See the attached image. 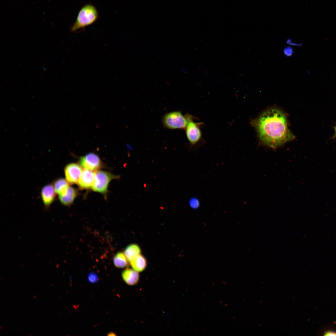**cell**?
<instances>
[{
	"mask_svg": "<svg viewBox=\"0 0 336 336\" xmlns=\"http://www.w3.org/2000/svg\"><path fill=\"white\" fill-rule=\"evenodd\" d=\"M193 117L189 114L183 115L180 111H174L165 114L162 121L163 126L167 128L185 129L190 119Z\"/></svg>",
	"mask_w": 336,
	"mask_h": 336,
	"instance_id": "cell-3",
	"label": "cell"
},
{
	"mask_svg": "<svg viewBox=\"0 0 336 336\" xmlns=\"http://www.w3.org/2000/svg\"><path fill=\"white\" fill-rule=\"evenodd\" d=\"M334 323L335 324H336V321Z\"/></svg>",
	"mask_w": 336,
	"mask_h": 336,
	"instance_id": "cell-24",
	"label": "cell"
},
{
	"mask_svg": "<svg viewBox=\"0 0 336 336\" xmlns=\"http://www.w3.org/2000/svg\"><path fill=\"white\" fill-rule=\"evenodd\" d=\"M80 165L75 163H71L64 168V172L66 180L69 184L78 183L82 171Z\"/></svg>",
	"mask_w": 336,
	"mask_h": 336,
	"instance_id": "cell-7",
	"label": "cell"
},
{
	"mask_svg": "<svg viewBox=\"0 0 336 336\" xmlns=\"http://www.w3.org/2000/svg\"><path fill=\"white\" fill-rule=\"evenodd\" d=\"M130 263L132 268L138 272L143 271L147 265L146 259L141 254L136 257Z\"/></svg>",
	"mask_w": 336,
	"mask_h": 336,
	"instance_id": "cell-14",
	"label": "cell"
},
{
	"mask_svg": "<svg viewBox=\"0 0 336 336\" xmlns=\"http://www.w3.org/2000/svg\"><path fill=\"white\" fill-rule=\"evenodd\" d=\"M141 253V250L140 247L136 244L129 245L125 248L124 250V254L129 262L140 254Z\"/></svg>",
	"mask_w": 336,
	"mask_h": 336,
	"instance_id": "cell-13",
	"label": "cell"
},
{
	"mask_svg": "<svg viewBox=\"0 0 336 336\" xmlns=\"http://www.w3.org/2000/svg\"><path fill=\"white\" fill-rule=\"evenodd\" d=\"M36 296H34V298H36Z\"/></svg>",
	"mask_w": 336,
	"mask_h": 336,
	"instance_id": "cell-22",
	"label": "cell"
},
{
	"mask_svg": "<svg viewBox=\"0 0 336 336\" xmlns=\"http://www.w3.org/2000/svg\"><path fill=\"white\" fill-rule=\"evenodd\" d=\"M286 43L290 45L294 46H300L302 45V44L301 43H296L293 42L292 39L290 38H289L287 40Z\"/></svg>",
	"mask_w": 336,
	"mask_h": 336,
	"instance_id": "cell-19",
	"label": "cell"
},
{
	"mask_svg": "<svg viewBox=\"0 0 336 336\" xmlns=\"http://www.w3.org/2000/svg\"><path fill=\"white\" fill-rule=\"evenodd\" d=\"M284 54L287 57L292 56L294 53L293 48L290 46H288L284 48L283 50Z\"/></svg>",
	"mask_w": 336,
	"mask_h": 336,
	"instance_id": "cell-16",
	"label": "cell"
},
{
	"mask_svg": "<svg viewBox=\"0 0 336 336\" xmlns=\"http://www.w3.org/2000/svg\"><path fill=\"white\" fill-rule=\"evenodd\" d=\"M119 177L108 172L96 171L95 172L92 189L94 191L100 193L106 197L110 182L113 179H118Z\"/></svg>",
	"mask_w": 336,
	"mask_h": 336,
	"instance_id": "cell-4",
	"label": "cell"
},
{
	"mask_svg": "<svg viewBox=\"0 0 336 336\" xmlns=\"http://www.w3.org/2000/svg\"><path fill=\"white\" fill-rule=\"evenodd\" d=\"M114 265L117 268H123L128 264V260L124 253L119 252L114 256L113 259Z\"/></svg>",
	"mask_w": 336,
	"mask_h": 336,
	"instance_id": "cell-15",
	"label": "cell"
},
{
	"mask_svg": "<svg viewBox=\"0 0 336 336\" xmlns=\"http://www.w3.org/2000/svg\"><path fill=\"white\" fill-rule=\"evenodd\" d=\"M95 172L87 169L82 171L78 182L79 187L82 189H87L91 187L93 184Z\"/></svg>",
	"mask_w": 336,
	"mask_h": 336,
	"instance_id": "cell-9",
	"label": "cell"
},
{
	"mask_svg": "<svg viewBox=\"0 0 336 336\" xmlns=\"http://www.w3.org/2000/svg\"><path fill=\"white\" fill-rule=\"evenodd\" d=\"M194 117L191 118L185 129L187 138L192 145L196 144L200 140L202 133L200 127L203 124L202 122H195L194 121Z\"/></svg>",
	"mask_w": 336,
	"mask_h": 336,
	"instance_id": "cell-5",
	"label": "cell"
},
{
	"mask_svg": "<svg viewBox=\"0 0 336 336\" xmlns=\"http://www.w3.org/2000/svg\"><path fill=\"white\" fill-rule=\"evenodd\" d=\"M98 14L96 7L89 4L84 6L80 10L77 19L71 27L72 32L91 25L97 20Z\"/></svg>",
	"mask_w": 336,
	"mask_h": 336,
	"instance_id": "cell-2",
	"label": "cell"
},
{
	"mask_svg": "<svg viewBox=\"0 0 336 336\" xmlns=\"http://www.w3.org/2000/svg\"><path fill=\"white\" fill-rule=\"evenodd\" d=\"M88 280L91 283H95L98 281V278L97 275L94 273H90L88 275Z\"/></svg>",
	"mask_w": 336,
	"mask_h": 336,
	"instance_id": "cell-17",
	"label": "cell"
},
{
	"mask_svg": "<svg viewBox=\"0 0 336 336\" xmlns=\"http://www.w3.org/2000/svg\"><path fill=\"white\" fill-rule=\"evenodd\" d=\"M250 122L261 143L271 148H276L294 138L285 114L278 109L267 110Z\"/></svg>",
	"mask_w": 336,
	"mask_h": 336,
	"instance_id": "cell-1",
	"label": "cell"
},
{
	"mask_svg": "<svg viewBox=\"0 0 336 336\" xmlns=\"http://www.w3.org/2000/svg\"><path fill=\"white\" fill-rule=\"evenodd\" d=\"M108 335H109V336H114V335H116L114 333H113L112 332H111L110 333L108 334Z\"/></svg>",
	"mask_w": 336,
	"mask_h": 336,
	"instance_id": "cell-21",
	"label": "cell"
},
{
	"mask_svg": "<svg viewBox=\"0 0 336 336\" xmlns=\"http://www.w3.org/2000/svg\"><path fill=\"white\" fill-rule=\"evenodd\" d=\"M77 194L78 192L77 189L69 186L64 195H58V199L62 204L65 206H69L72 203Z\"/></svg>",
	"mask_w": 336,
	"mask_h": 336,
	"instance_id": "cell-10",
	"label": "cell"
},
{
	"mask_svg": "<svg viewBox=\"0 0 336 336\" xmlns=\"http://www.w3.org/2000/svg\"><path fill=\"white\" fill-rule=\"evenodd\" d=\"M335 131L336 132V126L335 128Z\"/></svg>",
	"mask_w": 336,
	"mask_h": 336,
	"instance_id": "cell-23",
	"label": "cell"
},
{
	"mask_svg": "<svg viewBox=\"0 0 336 336\" xmlns=\"http://www.w3.org/2000/svg\"><path fill=\"white\" fill-rule=\"evenodd\" d=\"M324 336H336V332L333 330H327L325 331L324 334Z\"/></svg>",
	"mask_w": 336,
	"mask_h": 336,
	"instance_id": "cell-20",
	"label": "cell"
},
{
	"mask_svg": "<svg viewBox=\"0 0 336 336\" xmlns=\"http://www.w3.org/2000/svg\"><path fill=\"white\" fill-rule=\"evenodd\" d=\"M56 193L53 184H46L42 189L41 197L45 209H47L54 201Z\"/></svg>",
	"mask_w": 336,
	"mask_h": 336,
	"instance_id": "cell-8",
	"label": "cell"
},
{
	"mask_svg": "<svg viewBox=\"0 0 336 336\" xmlns=\"http://www.w3.org/2000/svg\"><path fill=\"white\" fill-rule=\"evenodd\" d=\"M57 194L58 195H64L67 192L69 184L66 179L60 178L56 180L53 184Z\"/></svg>",
	"mask_w": 336,
	"mask_h": 336,
	"instance_id": "cell-12",
	"label": "cell"
},
{
	"mask_svg": "<svg viewBox=\"0 0 336 336\" xmlns=\"http://www.w3.org/2000/svg\"><path fill=\"white\" fill-rule=\"evenodd\" d=\"M79 163L85 169L92 171L96 170L102 166V162L99 156L93 152L80 157Z\"/></svg>",
	"mask_w": 336,
	"mask_h": 336,
	"instance_id": "cell-6",
	"label": "cell"
},
{
	"mask_svg": "<svg viewBox=\"0 0 336 336\" xmlns=\"http://www.w3.org/2000/svg\"><path fill=\"white\" fill-rule=\"evenodd\" d=\"M122 277L125 282L130 285L136 284L139 279L138 272L130 268H127L123 271Z\"/></svg>",
	"mask_w": 336,
	"mask_h": 336,
	"instance_id": "cell-11",
	"label": "cell"
},
{
	"mask_svg": "<svg viewBox=\"0 0 336 336\" xmlns=\"http://www.w3.org/2000/svg\"><path fill=\"white\" fill-rule=\"evenodd\" d=\"M189 204L191 207L194 208H197L199 206V202L196 198H193L189 201Z\"/></svg>",
	"mask_w": 336,
	"mask_h": 336,
	"instance_id": "cell-18",
	"label": "cell"
}]
</instances>
